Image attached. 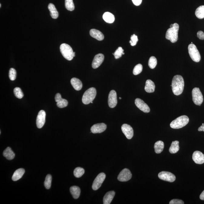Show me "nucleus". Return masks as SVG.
<instances>
[{
  "mask_svg": "<svg viewBox=\"0 0 204 204\" xmlns=\"http://www.w3.org/2000/svg\"><path fill=\"white\" fill-rule=\"evenodd\" d=\"M55 100L57 102V106L60 108L66 107L68 104V102L66 100L62 98L60 94L58 93L55 97Z\"/></svg>",
  "mask_w": 204,
  "mask_h": 204,
  "instance_id": "18",
  "label": "nucleus"
},
{
  "mask_svg": "<svg viewBox=\"0 0 204 204\" xmlns=\"http://www.w3.org/2000/svg\"><path fill=\"white\" fill-rule=\"evenodd\" d=\"M104 56L103 54L99 53L95 55L93 61L92 67L94 69L98 68L100 66L104 60Z\"/></svg>",
  "mask_w": 204,
  "mask_h": 204,
  "instance_id": "15",
  "label": "nucleus"
},
{
  "mask_svg": "<svg viewBox=\"0 0 204 204\" xmlns=\"http://www.w3.org/2000/svg\"><path fill=\"white\" fill-rule=\"evenodd\" d=\"M158 176L160 179L169 182H173L176 179L175 175L169 172H161L158 174Z\"/></svg>",
  "mask_w": 204,
  "mask_h": 204,
  "instance_id": "9",
  "label": "nucleus"
},
{
  "mask_svg": "<svg viewBox=\"0 0 204 204\" xmlns=\"http://www.w3.org/2000/svg\"><path fill=\"white\" fill-rule=\"evenodd\" d=\"M97 95V90L95 88H89L85 92L82 98V102L84 104H88L94 101Z\"/></svg>",
  "mask_w": 204,
  "mask_h": 204,
  "instance_id": "5",
  "label": "nucleus"
},
{
  "mask_svg": "<svg viewBox=\"0 0 204 204\" xmlns=\"http://www.w3.org/2000/svg\"><path fill=\"white\" fill-rule=\"evenodd\" d=\"M117 104V94L116 91L112 90L109 93L108 97V104L110 107H115Z\"/></svg>",
  "mask_w": 204,
  "mask_h": 204,
  "instance_id": "13",
  "label": "nucleus"
},
{
  "mask_svg": "<svg viewBox=\"0 0 204 204\" xmlns=\"http://www.w3.org/2000/svg\"><path fill=\"white\" fill-rule=\"evenodd\" d=\"M157 64V61L156 58L154 56H151L149 59V66L151 69H153L156 66Z\"/></svg>",
  "mask_w": 204,
  "mask_h": 204,
  "instance_id": "33",
  "label": "nucleus"
},
{
  "mask_svg": "<svg viewBox=\"0 0 204 204\" xmlns=\"http://www.w3.org/2000/svg\"><path fill=\"white\" fill-rule=\"evenodd\" d=\"M60 51L62 56L68 61L72 60L75 56V52L73 51L72 48L67 44L64 43L61 45Z\"/></svg>",
  "mask_w": 204,
  "mask_h": 204,
  "instance_id": "4",
  "label": "nucleus"
},
{
  "mask_svg": "<svg viewBox=\"0 0 204 204\" xmlns=\"http://www.w3.org/2000/svg\"><path fill=\"white\" fill-rule=\"evenodd\" d=\"M3 155L7 160H12L14 158L15 154L10 147H7L3 152Z\"/></svg>",
  "mask_w": 204,
  "mask_h": 204,
  "instance_id": "25",
  "label": "nucleus"
},
{
  "mask_svg": "<svg viewBox=\"0 0 204 204\" xmlns=\"http://www.w3.org/2000/svg\"><path fill=\"white\" fill-rule=\"evenodd\" d=\"M65 7L70 11H73L74 9V5L73 0H65Z\"/></svg>",
  "mask_w": 204,
  "mask_h": 204,
  "instance_id": "32",
  "label": "nucleus"
},
{
  "mask_svg": "<svg viewBox=\"0 0 204 204\" xmlns=\"http://www.w3.org/2000/svg\"><path fill=\"white\" fill-rule=\"evenodd\" d=\"M189 122V118L186 115L181 116L173 120L170 124V127L174 129L182 128L186 125Z\"/></svg>",
  "mask_w": 204,
  "mask_h": 204,
  "instance_id": "3",
  "label": "nucleus"
},
{
  "mask_svg": "<svg viewBox=\"0 0 204 204\" xmlns=\"http://www.w3.org/2000/svg\"><path fill=\"white\" fill-rule=\"evenodd\" d=\"M106 174L104 173H101L99 174L95 178L93 183L92 189L95 191L98 190L101 186L102 183L106 178Z\"/></svg>",
  "mask_w": 204,
  "mask_h": 204,
  "instance_id": "8",
  "label": "nucleus"
},
{
  "mask_svg": "<svg viewBox=\"0 0 204 204\" xmlns=\"http://www.w3.org/2000/svg\"><path fill=\"white\" fill-rule=\"evenodd\" d=\"M115 193L114 191H109L107 193L104 197L103 204H110L115 196Z\"/></svg>",
  "mask_w": 204,
  "mask_h": 204,
  "instance_id": "20",
  "label": "nucleus"
},
{
  "mask_svg": "<svg viewBox=\"0 0 204 204\" xmlns=\"http://www.w3.org/2000/svg\"><path fill=\"white\" fill-rule=\"evenodd\" d=\"M71 83L73 87L76 90H80L83 87V84L81 81L79 79L76 77H74L71 79Z\"/></svg>",
  "mask_w": 204,
  "mask_h": 204,
  "instance_id": "21",
  "label": "nucleus"
},
{
  "mask_svg": "<svg viewBox=\"0 0 204 204\" xmlns=\"http://www.w3.org/2000/svg\"><path fill=\"white\" fill-rule=\"evenodd\" d=\"M90 34L92 37L98 41H102L104 39V35L101 32L95 29H92L90 31Z\"/></svg>",
  "mask_w": 204,
  "mask_h": 204,
  "instance_id": "19",
  "label": "nucleus"
},
{
  "mask_svg": "<svg viewBox=\"0 0 204 204\" xmlns=\"http://www.w3.org/2000/svg\"><path fill=\"white\" fill-rule=\"evenodd\" d=\"M48 9L50 11V14L52 18L54 19H56L58 17V12L54 4L51 3L49 4L48 5Z\"/></svg>",
  "mask_w": 204,
  "mask_h": 204,
  "instance_id": "24",
  "label": "nucleus"
},
{
  "mask_svg": "<svg viewBox=\"0 0 204 204\" xmlns=\"http://www.w3.org/2000/svg\"><path fill=\"white\" fill-rule=\"evenodd\" d=\"M143 70V66L141 64H138L134 68L133 73L134 75H137L140 74Z\"/></svg>",
  "mask_w": 204,
  "mask_h": 204,
  "instance_id": "37",
  "label": "nucleus"
},
{
  "mask_svg": "<svg viewBox=\"0 0 204 204\" xmlns=\"http://www.w3.org/2000/svg\"><path fill=\"white\" fill-rule=\"evenodd\" d=\"M46 113L44 111L41 110L39 111L36 118V125L38 128H41L45 124Z\"/></svg>",
  "mask_w": 204,
  "mask_h": 204,
  "instance_id": "11",
  "label": "nucleus"
},
{
  "mask_svg": "<svg viewBox=\"0 0 204 204\" xmlns=\"http://www.w3.org/2000/svg\"><path fill=\"white\" fill-rule=\"evenodd\" d=\"M133 4L136 6H139L142 3V0H132Z\"/></svg>",
  "mask_w": 204,
  "mask_h": 204,
  "instance_id": "42",
  "label": "nucleus"
},
{
  "mask_svg": "<svg viewBox=\"0 0 204 204\" xmlns=\"http://www.w3.org/2000/svg\"><path fill=\"white\" fill-rule=\"evenodd\" d=\"M52 181V177L51 175H47L44 183L45 188L48 189L51 188Z\"/></svg>",
  "mask_w": 204,
  "mask_h": 204,
  "instance_id": "34",
  "label": "nucleus"
},
{
  "mask_svg": "<svg viewBox=\"0 0 204 204\" xmlns=\"http://www.w3.org/2000/svg\"><path fill=\"white\" fill-rule=\"evenodd\" d=\"M188 51L190 57L194 61L197 62H200L201 56L197 47L193 44L189 45Z\"/></svg>",
  "mask_w": 204,
  "mask_h": 204,
  "instance_id": "6",
  "label": "nucleus"
},
{
  "mask_svg": "<svg viewBox=\"0 0 204 204\" xmlns=\"http://www.w3.org/2000/svg\"><path fill=\"white\" fill-rule=\"evenodd\" d=\"M70 192L74 199H77L80 197L81 190L79 187L77 186H71L70 188Z\"/></svg>",
  "mask_w": 204,
  "mask_h": 204,
  "instance_id": "27",
  "label": "nucleus"
},
{
  "mask_svg": "<svg viewBox=\"0 0 204 204\" xmlns=\"http://www.w3.org/2000/svg\"><path fill=\"white\" fill-rule=\"evenodd\" d=\"M132 176V174L130 170L127 169H124L119 174L118 179L120 182H127L131 179Z\"/></svg>",
  "mask_w": 204,
  "mask_h": 204,
  "instance_id": "10",
  "label": "nucleus"
},
{
  "mask_svg": "<svg viewBox=\"0 0 204 204\" xmlns=\"http://www.w3.org/2000/svg\"><path fill=\"white\" fill-rule=\"evenodd\" d=\"M119 99H120V100H121V97H120Z\"/></svg>",
  "mask_w": 204,
  "mask_h": 204,
  "instance_id": "45",
  "label": "nucleus"
},
{
  "mask_svg": "<svg viewBox=\"0 0 204 204\" xmlns=\"http://www.w3.org/2000/svg\"><path fill=\"white\" fill-rule=\"evenodd\" d=\"M199 131H203L204 132V124L203 123L202 126L199 127L198 129Z\"/></svg>",
  "mask_w": 204,
  "mask_h": 204,
  "instance_id": "43",
  "label": "nucleus"
},
{
  "mask_svg": "<svg viewBox=\"0 0 204 204\" xmlns=\"http://www.w3.org/2000/svg\"><path fill=\"white\" fill-rule=\"evenodd\" d=\"M155 85L154 83L150 80L146 81L144 89L147 93H153L155 91Z\"/></svg>",
  "mask_w": 204,
  "mask_h": 204,
  "instance_id": "22",
  "label": "nucleus"
},
{
  "mask_svg": "<svg viewBox=\"0 0 204 204\" xmlns=\"http://www.w3.org/2000/svg\"><path fill=\"white\" fill-rule=\"evenodd\" d=\"M131 40L129 41L131 45L132 46H135L137 44V42H138V39L137 36L136 35L134 34L131 36Z\"/></svg>",
  "mask_w": 204,
  "mask_h": 204,
  "instance_id": "39",
  "label": "nucleus"
},
{
  "mask_svg": "<svg viewBox=\"0 0 204 204\" xmlns=\"http://www.w3.org/2000/svg\"><path fill=\"white\" fill-rule=\"evenodd\" d=\"M9 77L12 81H14L16 77V71L14 68H11L9 72Z\"/></svg>",
  "mask_w": 204,
  "mask_h": 204,
  "instance_id": "38",
  "label": "nucleus"
},
{
  "mask_svg": "<svg viewBox=\"0 0 204 204\" xmlns=\"http://www.w3.org/2000/svg\"><path fill=\"white\" fill-rule=\"evenodd\" d=\"M107 126L104 123H98L94 124L91 128V131L93 133H102L106 130Z\"/></svg>",
  "mask_w": 204,
  "mask_h": 204,
  "instance_id": "16",
  "label": "nucleus"
},
{
  "mask_svg": "<svg viewBox=\"0 0 204 204\" xmlns=\"http://www.w3.org/2000/svg\"><path fill=\"white\" fill-rule=\"evenodd\" d=\"M170 204H183L184 202L183 201L179 199H173L170 201L169 202Z\"/></svg>",
  "mask_w": 204,
  "mask_h": 204,
  "instance_id": "40",
  "label": "nucleus"
},
{
  "mask_svg": "<svg viewBox=\"0 0 204 204\" xmlns=\"http://www.w3.org/2000/svg\"><path fill=\"white\" fill-rule=\"evenodd\" d=\"M115 56L116 59H118L121 58L123 54H124V50L121 47H119L118 49L113 54Z\"/></svg>",
  "mask_w": 204,
  "mask_h": 204,
  "instance_id": "35",
  "label": "nucleus"
},
{
  "mask_svg": "<svg viewBox=\"0 0 204 204\" xmlns=\"http://www.w3.org/2000/svg\"><path fill=\"white\" fill-rule=\"evenodd\" d=\"M164 148V143L161 141H158L155 143L154 149L155 153H160L163 151Z\"/></svg>",
  "mask_w": 204,
  "mask_h": 204,
  "instance_id": "29",
  "label": "nucleus"
},
{
  "mask_svg": "<svg viewBox=\"0 0 204 204\" xmlns=\"http://www.w3.org/2000/svg\"><path fill=\"white\" fill-rule=\"evenodd\" d=\"M179 26V24L175 23L170 25V28L167 30L166 34V38L170 40L172 43H175L178 39V32Z\"/></svg>",
  "mask_w": 204,
  "mask_h": 204,
  "instance_id": "2",
  "label": "nucleus"
},
{
  "mask_svg": "<svg viewBox=\"0 0 204 204\" xmlns=\"http://www.w3.org/2000/svg\"><path fill=\"white\" fill-rule=\"evenodd\" d=\"M1 7V4H0V7Z\"/></svg>",
  "mask_w": 204,
  "mask_h": 204,
  "instance_id": "46",
  "label": "nucleus"
},
{
  "mask_svg": "<svg viewBox=\"0 0 204 204\" xmlns=\"http://www.w3.org/2000/svg\"><path fill=\"white\" fill-rule=\"evenodd\" d=\"M85 173L84 169L81 167H77L74 169V175L76 178H80L83 176Z\"/></svg>",
  "mask_w": 204,
  "mask_h": 204,
  "instance_id": "31",
  "label": "nucleus"
},
{
  "mask_svg": "<svg viewBox=\"0 0 204 204\" xmlns=\"http://www.w3.org/2000/svg\"><path fill=\"white\" fill-rule=\"evenodd\" d=\"M197 36L199 39L201 40H204V33L203 31H200L198 32Z\"/></svg>",
  "mask_w": 204,
  "mask_h": 204,
  "instance_id": "41",
  "label": "nucleus"
},
{
  "mask_svg": "<svg viewBox=\"0 0 204 204\" xmlns=\"http://www.w3.org/2000/svg\"><path fill=\"white\" fill-rule=\"evenodd\" d=\"M195 15L199 19H202L204 18V5L200 6L196 9Z\"/></svg>",
  "mask_w": 204,
  "mask_h": 204,
  "instance_id": "30",
  "label": "nucleus"
},
{
  "mask_svg": "<svg viewBox=\"0 0 204 204\" xmlns=\"http://www.w3.org/2000/svg\"><path fill=\"white\" fill-rule=\"evenodd\" d=\"M179 141H175L172 142L171 146L169 149V151L171 153H177L179 150Z\"/></svg>",
  "mask_w": 204,
  "mask_h": 204,
  "instance_id": "28",
  "label": "nucleus"
},
{
  "mask_svg": "<svg viewBox=\"0 0 204 204\" xmlns=\"http://www.w3.org/2000/svg\"><path fill=\"white\" fill-rule=\"evenodd\" d=\"M192 100L195 104L200 106L203 103V95L199 88H194L192 90Z\"/></svg>",
  "mask_w": 204,
  "mask_h": 204,
  "instance_id": "7",
  "label": "nucleus"
},
{
  "mask_svg": "<svg viewBox=\"0 0 204 204\" xmlns=\"http://www.w3.org/2000/svg\"><path fill=\"white\" fill-rule=\"evenodd\" d=\"M135 104L138 109L144 113H149L150 111V107L146 104L140 99L137 98L135 100Z\"/></svg>",
  "mask_w": 204,
  "mask_h": 204,
  "instance_id": "14",
  "label": "nucleus"
},
{
  "mask_svg": "<svg viewBox=\"0 0 204 204\" xmlns=\"http://www.w3.org/2000/svg\"><path fill=\"white\" fill-rule=\"evenodd\" d=\"M103 19L105 22L108 23H112L115 21V16L112 13L107 12L104 14Z\"/></svg>",
  "mask_w": 204,
  "mask_h": 204,
  "instance_id": "26",
  "label": "nucleus"
},
{
  "mask_svg": "<svg viewBox=\"0 0 204 204\" xmlns=\"http://www.w3.org/2000/svg\"><path fill=\"white\" fill-rule=\"evenodd\" d=\"M200 198L201 200H204V191L201 193L200 196Z\"/></svg>",
  "mask_w": 204,
  "mask_h": 204,
  "instance_id": "44",
  "label": "nucleus"
},
{
  "mask_svg": "<svg viewBox=\"0 0 204 204\" xmlns=\"http://www.w3.org/2000/svg\"><path fill=\"white\" fill-rule=\"evenodd\" d=\"M185 83L183 77L179 75H176L173 77L172 83V90L173 94L176 95H181L183 92Z\"/></svg>",
  "mask_w": 204,
  "mask_h": 204,
  "instance_id": "1",
  "label": "nucleus"
},
{
  "mask_svg": "<svg viewBox=\"0 0 204 204\" xmlns=\"http://www.w3.org/2000/svg\"><path fill=\"white\" fill-rule=\"evenodd\" d=\"M192 159L196 164H203L204 163V155L200 151H195L193 154Z\"/></svg>",
  "mask_w": 204,
  "mask_h": 204,
  "instance_id": "17",
  "label": "nucleus"
},
{
  "mask_svg": "<svg viewBox=\"0 0 204 204\" xmlns=\"http://www.w3.org/2000/svg\"><path fill=\"white\" fill-rule=\"evenodd\" d=\"M91 103H93V101H92V102H91Z\"/></svg>",
  "mask_w": 204,
  "mask_h": 204,
  "instance_id": "47",
  "label": "nucleus"
},
{
  "mask_svg": "<svg viewBox=\"0 0 204 204\" xmlns=\"http://www.w3.org/2000/svg\"><path fill=\"white\" fill-rule=\"evenodd\" d=\"M25 170L24 169L20 168L15 171L12 176V179L13 181H16L19 180L22 177L25 173Z\"/></svg>",
  "mask_w": 204,
  "mask_h": 204,
  "instance_id": "23",
  "label": "nucleus"
},
{
  "mask_svg": "<svg viewBox=\"0 0 204 204\" xmlns=\"http://www.w3.org/2000/svg\"><path fill=\"white\" fill-rule=\"evenodd\" d=\"M14 93L15 97L18 99H21L24 97V94L22 90L19 87H16L14 89Z\"/></svg>",
  "mask_w": 204,
  "mask_h": 204,
  "instance_id": "36",
  "label": "nucleus"
},
{
  "mask_svg": "<svg viewBox=\"0 0 204 204\" xmlns=\"http://www.w3.org/2000/svg\"><path fill=\"white\" fill-rule=\"evenodd\" d=\"M123 133L128 139H131L133 136V130L131 126L127 124H123L121 127Z\"/></svg>",
  "mask_w": 204,
  "mask_h": 204,
  "instance_id": "12",
  "label": "nucleus"
}]
</instances>
